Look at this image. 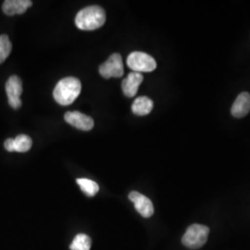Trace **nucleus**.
Segmentation results:
<instances>
[{"instance_id":"13","label":"nucleus","mask_w":250,"mask_h":250,"mask_svg":"<svg viewBox=\"0 0 250 250\" xmlns=\"http://www.w3.org/2000/svg\"><path fill=\"white\" fill-rule=\"evenodd\" d=\"M76 182L82 189V191L88 197H94L99 192V185L90 179H77Z\"/></svg>"},{"instance_id":"9","label":"nucleus","mask_w":250,"mask_h":250,"mask_svg":"<svg viewBox=\"0 0 250 250\" xmlns=\"http://www.w3.org/2000/svg\"><path fill=\"white\" fill-rule=\"evenodd\" d=\"M143 80V75L139 72H133L129 73L128 76L122 83V89L125 96L128 98L134 97Z\"/></svg>"},{"instance_id":"11","label":"nucleus","mask_w":250,"mask_h":250,"mask_svg":"<svg viewBox=\"0 0 250 250\" xmlns=\"http://www.w3.org/2000/svg\"><path fill=\"white\" fill-rule=\"evenodd\" d=\"M250 111V94L243 92L234 100L231 108V113L235 118L247 116Z\"/></svg>"},{"instance_id":"12","label":"nucleus","mask_w":250,"mask_h":250,"mask_svg":"<svg viewBox=\"0 0 250 250\" xmlns=\"http://www.w3.org/2000/svg\"><path fill=\"white\" fill-rule=\"evenodd\" d=\"M153 106V101L149 98L139 97L134 100L132 110L137 116H146L151 112Z\"/></svg>"},{"instance_id":"3","label":"nucleus","mask_w":250,"mask_h":250,"mask_svg":"<svg viewBox=\"0 0 250 250\" xmlns=\"http://www.w3.org/2000/svg\"><path fill=\"white\" fill-rule=\"evenodd\" d=\"M209 229L201 224H193L189 226L183 236V244L189 249H199L203 247L208 240Z\"/></svg>"},{"instance_id":"2","label":"nucleus","mask_w":250,"mask_h":250,"mask_svg":"<svg viewBox=\"0 0 250 250\" xmlns=\"http://www.w3.org/2000/svg\"><path fill=\"white\" fill-rule=\"evenodd\" d=\"M82 84L75 77H66L60 81L53 91L55 100L62 106H69L80 95Z\"/></svg>"},{"instance_id":"16","label":"nucleus","mask_w":250,"mask_h":250,"mask_svg":"<svg viewBox=\"0 0 250 250\" xmlns=\"http://www.w3.org/2000/svg\"><path fill=\"white\" fill-rule=\"evenodd\" d=\"M12 50V45L9 36L6 35L0 36V63H3L9 56Z\"/></svg>"},{"instance_id":"7","label":"nucleus","mask_w":250,"mask_h":250,"mask_svg":"<svg viewBox=\"0 0 250 250\" xmlns=\"http://www.w3.org/2000/svg\"><path fill=\"white\" fill-rule=\"evenodd\" d=\"M129 199L134 203L135 209L144 218H150L154 213V206L148 197H145L136 191H133L129 194Z\"/></svg>"},{"instance_id":"5","label":"nucleus","mask_w":250,"mask_h":250,"mask_svg":"<svg viewBox=\"0 0 250 250\" xmlns=\"http://www.w3.org/2000/svg\"><path fill=\"white\" fill-rule=\"evenodd\" d=\"M99 73L105 79H109L111 77H122L125 73L122 56L119 53L112 54L107 62L100 65Z\"/></svg>"},{"instance_id":"1","label":"nucleus","mask_w":250,"mask_h":250,"mask_svg":"<svg viewBox=\"0 0 250 250\" xmlns=\"http://www.w3.org/2000/svg\"><path fill=\"white\" fill-rule=\"evenodd\" d=\"M106 21V12L99 6H89L80 10L75 18L77 28L83 31H93L103 26Z\"/></svg>"},{"instance_id":"10","label":"nucleus","mask_w":250,"mask_h":250,"mask_svg":"<svg viewBox=\"0 0 250 250\" xmlns=\"http://www.w3.org/2000/svg\"><path fill=\"white\" fill-rule=\"evenodd\" d=\"M32 5L33 2L31 0H6L2 5V9L6 15L13 16L23 14Z\"/></svg>"},{"instance_id":"15","label":"nucleus","mask_w":250,"mask_h":250,"mask_svg":"<svg viewBox=\"0 0 250 250\" xmlns=\"http://www.w3.org/2000/svg\"><path fill=\"white\" fill-rule=\"evenodd\" d=\"M70 249L71 250H90L91 239L89 236L83 233L77 234L73 239Z\"/></svg>"},{"instance_id":"17","label":"nucleus","mask_w":250,"mask_h":250,"mask_svg":"<svg viewBox=\"0 0 250 250\" xmlns=\"http://www.w3.org/2000/svg\"><path fill=\"white\" fill-rule=\"evenodd\" d=\"M4 146H5L7 151H14V139L13 138H8L4 143Z\"/></svg>"},{"instance_id":"14","label":"nucleus","mask_w":250,"mask_h":250,"mask_svg":"<svg viewBox=\"0 0 250 250\" xmlns=\"http://www.w3.org/2000/svg\"><path fill=\"white\" fill-rule=\"evenodd\" d=\"M32 145L33 141L30 136L26 134H20L16 136V138H14V151L21 153L29 151L32 147Z\"/></svg>"},{"instance_id":"6","label":"nucleus","mask_w":250,"mask_h":250,"mask_svg":"<svg viewBox=\"0 0 250 250\" xmlns=\"http://www.w3.org/2000/svg\"><path fill=\"white\" fill-rule=\"evenodd\" d=\"M6 92L10 107L14 109H18L21 107V96L22 94V82L20 77L16 75L9 77L6 83Z\"/></svg>"},{"instance_id":"8","label":"nucleus","mask_w":250,"mask_h":250,"mask_svg":"<svg viewBox=\"0 0 250 250\" xmlns=\"http://www.w3.org/2000/svg\"><path fill=\"white\" fill-rule=\"evenodd\" d=\"M64 119L66 123L82 131H90L95 125L94 120L91 117L83 114L79 111L66 112Z\"/></svg>"},{"instance_id":"4","label":"nucleus","mask_w":250,"mask_h":250,"mask_svg":"<svg viewBox=\"0 0 250 250\" xmlns=\"http://www.w3.org/2000/svg\"><path fill=\"white\" fill-rule=\"evenodd\" d=\"M128 67L135 72H153L157 68V62L154 58L148 54L134 51L127 58Z\"/></svg>"}]
</instances>
